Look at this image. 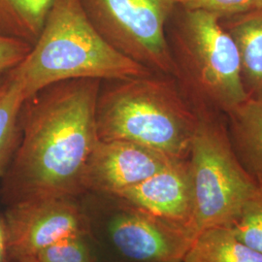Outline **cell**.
Here are the masks:
<instances>
[{
    "label": "cell",
    "instance_id": "obj_11",
    "mask_svg": "<svg viewBox=\"0 0 262 262\" xmlns=\"http://www.w3.org/2000/svg\"><path fill=\"white\" fill-rule=\"evenodd\" d=\"M231 145L245 169L262 186V97H248L227 111Z\"/></svg>",
    "mask_w": 262,
    "mask_h": 262
},
{
    "label": "cell",
    "instance_id": "obj_12",
    "mask_svg": "<svg viewBox=\"0 0 262 262\" xmlns=\"http://www.w3.org/2000/svg\"><path fill=\"white\" fill-rule=\"evenodd\" d=\"M225 29L238 48L248 96L262 97V9L235 15Z\"/></svg>",
    "mask_w": 262,
    "mask_h": 262
},
{
    "label": "cell",
    "instance_id": "obj_5",
    "mask_svg": "<svg viewBox=\"0 0 262 262\" xmlns=\"http://www.w3.org/2000/svg\"><path fill=\"white\" fill-rule=\"evenodd\" d=\"M196 232L227 227L259 187L235 154L224 127L199 117L187 158Z\"/></svg>",
    "mask_w": 262,
    "mask_h": 262
},
{
    "label": "cell",
    "instance_id": "obj_3",
    "mask_svg": "<svg viewBox=\"0 0 262 262\" xmlns=\"http://www.w3.org/2000/svg\"><path fill=\"white\" fill-rule=\"evenodd\" d=\"M199 117L169 77L108 81L98 94L99 140L128 141L174 159H187Z\"/></svg>",
    "mask_w": 262,
    "mask_h": 262
},
{
    "label": "cell",
    "instance_id": "obj_4",
    "mask_svg": "<svg viewBox=\"0 0 262 262\" xmlns=\"http://www.w3.org/2000/svg\"><path fill=\"white\" fill-rule=\"evenodd\" d=\"M101 262H182L196 234L113 194L80 196Z\"/></svg>",
    "mask_w": 262,
    "mask_h": 262
},
{
    "label": "cell",
    "instance_id": "obj_15",
    "mask_svg": "<svg viewBox=\"0 0 262 262\" xmlns=\"http://www.w3.org/2000/svg\"><path fill=\"white\" fill-rule=\"evenodd\" d=\"M26 100L18 80L7 72L0 84V174L6 170L18 148L19 118Z\"/></svg>",
    "mask_w": 262,
    "mask_h": 262
},
{
    "label": "cell",
    "instance_id": "obj_7",
    "mask_svg": "<svg viewBox=\"0 0 262 262\" xmlns=\"http://www.w3.org/2000/svg\"><path fill=\"white\" fill-rule=\"evenodd\" d=\"M102 37L122 55L152 73L179 78L166 38L172 0H80Z\"/></svg>",
    "mask_w": 262,
    "mask_h": 262
},
{
    "label": "cell",
    "instance_id": "obj_22",
    "mask_svg": "<svg viewBox=\"0 0 262 262\" xmlns=\"http://www.w3.org/2000/svg\"><path fill=\"white\" fill-rule=\"evenodd\" d=\"M4 77H5V74H2V75H0V84L2 83V81H3Z\"/></svg>",
    "mask_w": 262,
    "mask_h": 262
},
{
    "label": "cell",
    "instance_id": "obj_8",
    "mask_svg": "<svg viewBox=\"0 0 262 262\" xmlns=\"http://www.w3.org/2000/svg\"><path fill=\"white\" fill-rule=\"evenodd\" d=\"M2 215L11 262H28L53 244L89 232L80 196L32 198L6 206Z\"/></svg>",
    "mask_w": 262,
    "mask_h": 262
},
{
    "label": "cell",
    "instance_id": "obj_6",
    "mask_svg": "<svg viewBox=\"0 0 262 262\" xmlns=\"http://www.w3.org/2000/svg\"><path fill=\"white\" fill-rule=\"evenodd\" d=\"M221 18L207 11L185 10L177 35L179 72L184 68L197 91L227 112L249 96L238 48Z\"/></svg>",
    "mask_w": 262,
    "mask_h": 262
},
{
    "label": "cell",
    "instance_id": "obj_14",
    "mask_svg": "<svg viewBox=\"0 0 262 262\" xmlns=\"http://www.w3.org/2000/svg\"><path fill=\"white\" fill-rule=\"evenodd\" d=\"M53 0H0V34L36 41Z\"/></svg>",
    "mask_w": 262,
    "mask_h": 262
},
{
    "label": "cell",
    "instance_id": "obj_19",
    "mask_svg": "<svg viewBox=\"0 0 262 262\" xmlns=\"http://www.w3.org/2000/svg\"><path fill=\"white\" fill-rule=\"evenodd\" d=\"M31 48L32 45L21 39L0 34V75L19 66Z\"/></svg>",
    "mask_w": 262,
    "mask_h": 262
},
{
    "label": "cell",
    "instance_id": "obj_20",
    "mask_svg": "<svg viewBox=\"0 0 262 262\" xmlns=\"http://www.w3.org/2000/svg\"><path fill=\"white\" fill-rule=\"evenodd\" d=\"M0 262H11L7 231L2 215H0Z\"/></svg>",
    "mask_w": 262,
    "mask_h": 262
},
{
    "label": "cell",
    "instance_id": "obj_2",
    "mask_svg": "<svg viewBox=\"0 0 262 262\" xmlns=\"http://www.w3.org/2000/svg\"><path fill=\"white\" fill-rule=\"evenodd\" d=\"M10 73L26 99L68 80L103 82L154 74L109 44L88 18L80 0H53L26 58Z\"/></svg>",
    "mask_w": 262,
    "mask_h": 262
},
{
    "label": "cell",
    "instance_id": "obj_21",
    "mask_svg": "<svg viewBox=\"0 0 262 262\" xmlns=\"http://www.w3.org/2000/svg\"><path fill=\"white\" fill-rule=\"evenodd\" d=\"M253 9H262V0H253Z\"/></svg>",
    "mask_w": 262,
    "mask_h": 262
},
{
    "label": "cell",
    "instance_id": "obj_18",
    "mask_svg": "<svg viewBox=\"0 0 262 262\" xmlns=\"http://www.w3.org/2000/svg\"><path fill=\"white\" fill-rule=\"evenodd\" d=\"M184 10H202L225 16H235L253 8V0H172Z\"/></svg>",
    "mask_w": 262,
    "mask_h": 262
},
{
    "label": "cell",
    "instance_id": "obj_16",
    "mask_svg": "<svg viewBox=\"0 0 262 262\" xmlns=\"http://www.w3.org/2000/svg\"><path fill=\"white\" fill-rule=\"evenodd\" d=\"M28 262H101L90 233L75 235L43 249Z\"/></svg>",
    "mask_w": 262,
    "mask_h": 262
},
{
    "label": "cell",
    "instance_id": "obj_1",
    "mask_svg": "<svg viewBox=\"0 0 262 262\" xmlns=\"http://www.w3.org/2000/svg\"><path fill=\"white\" fill-rule=\"evenodd\" d=\"M101 84L68 80L26 100L19 145L2 182L6 206L38 197L84 194L88 161L99 141L95 110Z\"/></svg>",
    "mask_w": 262,
    "mask_h": 262
},
{
    "label": "cell",
    "instance_id": "obj_9",
    "mask_svg": "<svg viewBox=\"0 0 262 262\" xmlns=\"http://www.w3.org/2000/svg\"><path fill=\"white\" fill-rule=\"evenodd\" d=\"M175 160L128 141L99 140L88 161L84 193L118 195L123 190L166 168Z\"/></svg>",
    "mask_w": 262,
    "mask_h": 262
},
{
    "label": "cell",
    "instance_id": "obj_17",
    "mask_svg": "<svg viewBox=\"0 0 262 262\" xmlns=\"http://www.w3.org/2000/svg\"><path fill=\"white\" fill-rule=\"evenodd\" d=\"M227 228L239 241L262 254V186L248 198Z\"/></svg>",
    "mask_w": 262,
    "mask_h": 262
},
{
    "label": "cell",
    "instance_id": "obj_10",
    "mask_svg": "<svg viewBox=\"0 0 262 262\" xmlns=\"http://www.w3.org/2000/svg\"><path fill=\"white\" fill-rule=\"evenodd\" d=\"M118 196L197 235L187 159L175 160L166 168L123 190Z\"/></svg>",
    "mask_w": 262,
    "mask_h": 262
},
{
    "label": "cell",
    "instance_id": "obj_13",
    "mask_svg": "<svg viewBox=\"0 0 262 262\" xmlns=\"http://www.w3.org/2000/svg\"><path fill=\"white\" fill-rule=\"evenodd\" d=\"M182 262H262V254L239 241L227 227L197 233Z\"/></svg>",
    "mask_w": 262,
    "mask_h": 262
}]
</instances>
